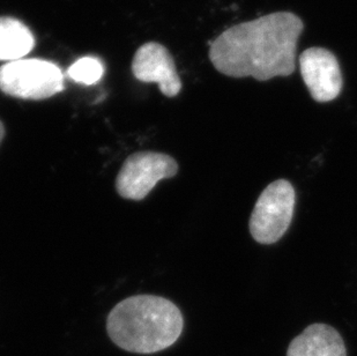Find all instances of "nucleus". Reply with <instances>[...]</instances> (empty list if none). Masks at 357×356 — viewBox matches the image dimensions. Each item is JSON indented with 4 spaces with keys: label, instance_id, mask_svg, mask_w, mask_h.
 Listing matches in <instances>:
<instances>
[{
    "label": "nucleus",
    "instance_id": "obj_5",
    "mask_svg": "<svg viewBox=\"0 0 357 356\" xmlns=\"http://www.w3.org/2000/svg\"><path fill=\"white\" fill-rule=\"evenodd\" d=\"M177 172L178 165L172 156L154 151H139L128 158L121 167L116 188L123 198L142 200L160 181L174 177Z\"/></svg>",
    "mask_w": 357,
    "mask_h": 356
},
{
    "label": "nucleus",
    "instance_id": "obj_8",
    "mask_svg": "<svg viewBox=\"0 0 357 356\" xmlns=\"http://www.w3.org/2000/svg\"><path fill=\"white\" fill-rule=\"evenodd\" d=\"M287 356H347V350L337 329L326 324H312L294 338Z\"/></svg>",
    "mask_w": 357,
    "mask_h": 356
},
{
    "label": "nucleus",
    "instance_id": "obj_6",
    "mask_svg": "<svg viewBox=\"0 0 357 356\" xmlns=\"http://www.w3.org/2000/svg\"><path fill=\"white\" fill-rule=\"evenodd\" d=\"M300 68L304 84L314 101H333L344 86L340 65L335 54L325 47H309L300 56Z\"/></svg>",
    "mask_w": 357,
    "mask_h": 356
},
{
    "label": "nucleus",
    "instance_id": "obj_11",
    "mask_svg": "<svg viewBox=\"0 0 357 356\" xmlns=\"http://www.w3.org/2000/svg\"><path fill=\"white\" fill-rule=\"evenodd\" d=\"M3 135H5V128H3V123L0 121V142L3 140Z\"/></svg>",
    "mask_w": 357,
    "mask_h": 356
},
{
    "label": "nucleus",
    "instance_id": "obj_7",
    "mask_svg": "<svg viewBox=\"0 0 357 356\" xmlns=\"http://www.w3.org/2000/svg\"><path fill=\"white\" fill-rule=\"evenodd\" d=\"M132 73L142 82H156L162 94L168 98H175L182 89L174 58L163 45L155 42L139 47L132 61Z\"/></svg>",
    "mask_w": 357,
    "mask_h": 356
},
{
    "label": "nucleus",
    "instance_id": "obj_9",
    "mask_svg": "<svg viewBox=\"0 0 357 356\" xmlns=\"http://www.w3.org/2000/svg\"><path fill=\"white\" fill-rule=\"evenodd\" d=\"M34 47V35L26 24L14 17H0V61L22 59Z\"/></svg>",
    "mask_w": 357,
    "mask_h": 356
},
{
    "label": "nucleus",
    "instance_id": "obj_4",
    "mask_svg": "<svg viewBox=\"0 0 357 356\" xmlns=\"http://www.w3.org/2000/svg\"><path fill=\"white\" fill-rule=\"evenodd\" d=\"M296 204L293 185L286 179L271 183L256 202L250 218V232L260 244L278 242L289 228Z\"/></svg>",
    "mask_w": 357,
    "mask_h": 356
},
{
    "label": "nucleus",
    "instance_id": "obj_1",
    "mask_svg": "<svg viewBox=\"0 0 357 356\" xmlns=\"http://www.w3.org/2000/svg\"><path fill=\"white\" fill-rule=\"evenodd\" d=\"M303 21L291 12H275L223 31L209 49L220 73L267 81L295 71L297 42Z\"/></svg>",
    "mask_w": 357,
    "mask_h": 356
},
{
    "label": "nucleus",
    "instance_id": "obj_3",
    "mask_svg": "<svg viewBox=\"0 0 357 356\" xmlns=\"http://www.w3.org/2000/svg\"><path fill=\"white\" fill-rule=\"evenodd\" d=\"M64 88V74L51 61L22 58L0 68V91L13 98L40 101Z\"/></svg>",
    "mask_w": 357,
    "mask_h": 356
},
{
    "label": "nucleus",
    "instance_id": "obj_10",
    "mask_svg": "<svg viewBox=\"0 0 357 356\" xmlns=\"http://www.w3.org/2000/svg\"><path fill=\"white\" fill-rule=\"evenodd\" d=\"M105 74V66L98 58L84 57L75 61L68 70V75L78 84H98Z\"/></svg>",
    "mask_w": 357,
    "mask_h": 356
},
{
    "label": "nucleus",
    "instance_id": "obj_2",
    "mask_svg": "<svg viewBox=\"0 0 357 356\" xmlns=\"http://www.w3.org/2000/svg\"><path fill=\"white\" fill-rule=\"evenodd\" d=\"M184 320L178 308L160 296H132L112 310L108 334L123 350L152 354L165 350L182 334Z\"/></svg>",
    "mask_w": 357,
    "mask_h": 356
}]
</instances>
